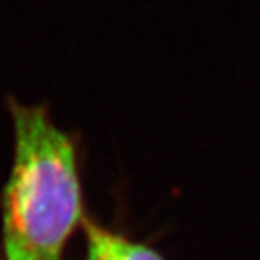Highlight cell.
Returning <instances> with one entry per match:
<instances>
[{
    "label": "cell",
    "instance_id": "obj_1",
    "mask_svg": "<svg viewBox=\"0 0 260 260\" xmlns=\"http://www.w3.org/2000/svg\"><path fill=\"white\" fill-rule=\"evenodd\" d=\"M15 157L2 195L6 260H63L81 217L76 150L47 109L9 102Z\"/></svg>",
    "mask_w": 260,
    "mask_h": 260
},
{
    "label": "cell",
    "instance_id": "obj_2",
    "mask_svg": "<svg viewBox=\"0 0 260 260\" xmlns=\"http://www.w3.org/2000/svg\"><path fill=\"white\" fill-rule=\"evenodd\" d=\"M83 230L87 260H162V256L148 246L132 242L92 220H83Z\"/></svg>",
    "mask_w": 260,
    "mask_h": 260
}]
</instances>
